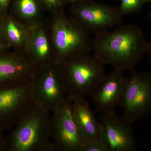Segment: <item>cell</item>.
<instances>
[{"mask_svg": "<svg viewBox=\"0 0 151 151\" xmlns=\"http://www.w3.org/2000/svg\"><path fill=\"white\" fill-rule=\"evenodd\" d=\"M53 14L50 34L57 62L76 55L92 51L93 40L81 24L62 11Z\"/></svg>", "mask_w": 151, "mask_h": 151, "instance_id": "277c9868", "label": "cell"}, {"mask_svg": "<svg viewBox=\"0 0 151 151\" xmlns=\"http://www.w3.org/2000/svg\"><path fill=\"white\" fill-rule=\"evenodd\" d=\"M32 81L35 103L50 113L67 98L57 61L38 65Z\"/></svg>", "mask_w": 151, "mask_h": 151, "instance_id": "8992f818", "label": "cell"}, {"mask_svg": "<svg viewBox=\"0 0 151 151\" xmlns=\"http://www.w3.org/2000/svg\"><path fill=\"white\" fill-rule=\"evenodd\" d=\"M50 139L57 151H83L85 141L73 116L72 101L66 98L51 112Z\"/></svg>", "mask_w": 151, "mask_h": 151, "instance_id": "5b68a950", "label": "cell"}, {"mask_svg": "<svg viewBox=\"0 0 151 151\" xmlns=\"http://www.w3.org/2000/svg\"><path fill=\"white\" fill-rule=\"evenodd\" d=\"M147 52H148L151 56V41L147 42Z\"/></svg>", "mask_w": 151, "mask_h": 151, "instance_id": "cb8c5ba5", "label": "cell"}, {"mask_svg": "<svg viewBox=\"0 0 151 151\" xmlns=\"http://www.w3.org/2000/svg\"><path fill=\"white\" fill-rule=\"evenodd\" d=\"M71 101L74 119L85 142L101 139L100 122L94 116L86 98H77Z\"/></svg>", "mask_w": 151, "mask_h": 151, "instance_id": "5bb4252c", "label": "cell"}, {"mask_svg": "<svg viewBox=\"0 0 151 151\" xmlns=\"http://www.w3.org/2000/svg\"><path fill=\"white\" fill-rule=\"evenodd\" d=\"M89 1V0H63L64 4L65 3H70V4H75L81 2L85 1Z\"/></svg>", "mask_w": 151, "mask_h": 151, "instance_id": "603a6c76", "label": "cell"}, {"mask_svg": "<svg viewBox=\"0 0 151 151\" xmlns=\"http://www.w3.org/2000/svg\"><path fill=\"white\" fill-rule=\"evenodd\" d=\"M7 137H5L4 133L0 132V151H8Z\"/></svg>", "mask_w": 151, "mask_h": 151, "instance_id": "ffe728a7", "label": "cell"}, {"mask_svg": "<svg viewBox=\"0 0 151 151\" xmlns=\"http://www.w3.org/2000/svg\"><path fill=\"white\" fill-rule=\"evenodd\" d=\"M5 13H2L0 12V22L1 21L3 15Z\"/></svg>", "mask_w": 151, "mask_h": 151, "instance_id": "d4e9b609", "label": "cell"}, {"mask_svg": "<svg viewBox=\"0 0 151 151\" xmlns=\"http://www.w3.org/2000/svg\"><path fill=\"white\" fill-rule=\"evenodd\" d=\"M130 71L119 106L122 117L133 124L151 108V73Z\"/></svg>", "mask_w": 151, "mask_h": 151, "instance_id": "52a82bcc", "label": "cell"}, {"mask_svg": "<svg viewBox=\"0 0 151 151\" xmlns=\"http://www.w3.org/2000/svg\"><path fill=\"white\" fill-rule=\"evenodd\" d=\"M11 49L8 45L0 37V54L9 51Z\"/></svg>", "mask_w": 151, "mask_h": 151, "instance_id": "7402d4cb", "label": "cell"}, {"mask_svg": "<svg viewBox=\"0 0 151 151\" xmlns=\"http://www.w3.org/2000/svg\"><path fill=\"white\" fill-rule=\"evenodd\" d=\"M42 9H43L39 0H14L11 13L28 24L39 21Z\"/></svg>", "mask_w": 151, "mask_h": 151, "instance_id": "2e32d148", "label": "cell"}, {"mask_svg": "<svg viewBox=\"0 0 151 151\" xmlns=\"http://www.w3.org/2000/svg\"><path fill=\"white\" fill-rule=\"evenodd\" d=\"M124 72L114 69L106 74L90 95L96 111L101 114L114 113L120 105L127 78Z\"/></svg>", "mask_w": 151, "mask_h": 151, "instance_id": "7c38bea8", "label": "cell"}, {"mask_svg": "<svg viewBox=\"0 0 151 151\" xmlns=\"http://www.w3.org/2000/svg\"><path fill=\"white\" fill-rule=\"evenodd\" d=\"M29 29L23 22L7 12L0 22V37L13 50L26 51Z\"/></svg>", "mask_w": 151, "mask_h": 151, "instance_id": "9a60e30c", "label": "cell"}, {"mask_svg": "<svg viewBox=\"0 0 151 151\" xmlns=\"http://www.w3.org/2000/svg\"><path fill=\"white\" fill-rule=\"evenodd\" d=\"M148 0H121L119 9L123 16L140 10Z\"/></svg>", "mask_w": 151, "mask_h": 151, "instance_id": "e0dca14e", "label": "cell"}, {"mask_svg": "<svg viewBox=\"0 0 151 151\" xmlns=\"http://www.w3.org/2000/svg\"><path fill=\"white\" fill-rule=\"evenodd\" d=\"M26 52L37 65L56 61L54 48L46 30L39 20L28 24Z\"/></svg>", "mask_w": 151, "mask_h": 151, "instance_id": "4fadbf2b", "label": "cell"}, {"mask_svg": "<svg viewBox=\"0 0 151 151\" xmlns=\"http://www.w3.org/2000/svg\"><path fill=\"white\" fill-rule=\"evenodd\" d=\"M37 65L26 51L0 54V91L19 86L32 79Z\"/></svg>", "mask_w": 151, "mask_h": 151, "instance_id": "30bf717a", "label": "cell"}, {"mask_svg": "<svg viewBox=\"0 0 151 151\" xmlns=\"http://www.w3.org/2000/svg\"><path fill=\"white\" fill-rule=\"evenodd\" d=\"M148 1L149 2H151V0H148Z\"/></svg>", "mask_w": 151, "mask_h": 151, "instance_id": "4316f807", "label": "cell"}, {"mask_svg": "<svg viewBox=\"0 0 151 151\" xmlns=\"http://www.w3.org/2000/svg\"><path fill=\"white\" fill-rule=\"evenodd\" d=\"M83 151H107L102 139L85 142Z\"/></svg>", "mask_w": 151, "mask_h": 151, "instance_id": "d6986e66", "label": "cell"}, {"mask_svg": "<svg viewBox=\"0 0 151 151\" xmlns=\"http://www.w3.org/2000/svg\"><path fill=\"white\" fill-rule=\"evenodd\" d=\"M67 97L86 98L105 77V64L90 52L80 53L58 63Z\"/></svg>", "mask_w": 151, "mask_h": 151, "instance_id": "3957f363", "label": "cell"}, {"mask_svg": "<svg viewBox=\"0 0 151 151\" xmlns=\"http://www.w3.org/2000/svg\"><path fill=\"white\" fill-rule=\"evenodd\" d=\"M50 113L34 102L11 130L8 151H55L50 139Z\"/></svg>", "mask_w": 151, "mask_h": 151, "instance_id": "7a4b0ae2", "label": "cell"}, {"mask_svg": "<svg viewBox=\"0 0 151 151\" xmlns=\"http://www.w3.org/2000/svg\"><path fill=\"white\" fill-rule=\"evenodd\" d=\"M34 103L32 80L19 86L0 91V132L13 129Z\"/></svg>", "mask_w": 151, "mask_h": 151, "instance_id": "9c48e42d", "label": "cell"}, {"mask_svg": "<svg viewBox=\"0 0 151 151\" xmlns=\"http://www.w3.org/2000/svg\"><path fill=\"white\" fill-rule=\"evenodd\" d=\"M149 15H150V17H151V11L150 12V14H149Z\"/></svg>", "mask_w": 151, "mask_h": 151, "instance_id": "484cf974", "label": "cell"}, {"mask_svg": "<svg viewBox=\"0 0 151 151\" xmlns=\"http://www.w3.org/2000/svg\"><path fill=\"white\" fill-rule=\"evenodd\" d=\"M42 9L51 12L53 14L61 11L64 4L63 0H39Z\"/></svg>", "mask_w": 151, "mask_h": 151, "instance_id": "ac0fdd59", "label": "cell"}, {"mask_svg": "<svg viewBox=\"0 0 151 151\" xmlns=\"http://www.w3.org/2000/svg\"><path fill=\"white\" fill-rule=\"evenodd\" d=\"M147 42L139 27L121 24L111 31L95 35L92 50L105 65L131 70L147 52Z\"/></svg>", "mask_w": 151, "mask_h": 151, "instance_id": "6da1fadb", "label": "cell"}, {"mask_svg": "<svg viewBox=\"0 0 151 151\" xmlns=\"http://www.w3.org/2000/svg\"><path fill=\"white\" fill-rule=\"evenodd\" d=\"M101 139L107 151H132L135 139L132 124L114 113L101 114Z\"/></svg>", "mask_w": 151, "mask_h": 151, "instance_id": "8fae6325", "label": "cell"}, {"mask_svg": "<svg viewBox=\"0 0 151 151\" xmlns=\"http://www.w3.org/2000/svg\"><path fill=\"white\" fill-rule=\"evenodd\" d=\"M11 0H0V12L2 13L8 12Z\"/></svg>", "mask_w": 151, "mask_h": 151, "instance_id": "44dd1931", "label": "cell"}, {"mask_svg": "<svg viewBox=\"0 0 151 151\" xmlns=\"http://www.w3.org/2000/svg\"><path fill=\"white\" fill-rule=\"evenodd\" d=\"M73 4L70 9V16L88 32L94 35L122 24L123 15L119 8L95 2L92 0Z\"/></svg>", "mask_w": 151, "mask_h": 151, "instance_id": "ba28073f", "label": "cell"}]
</instances>
